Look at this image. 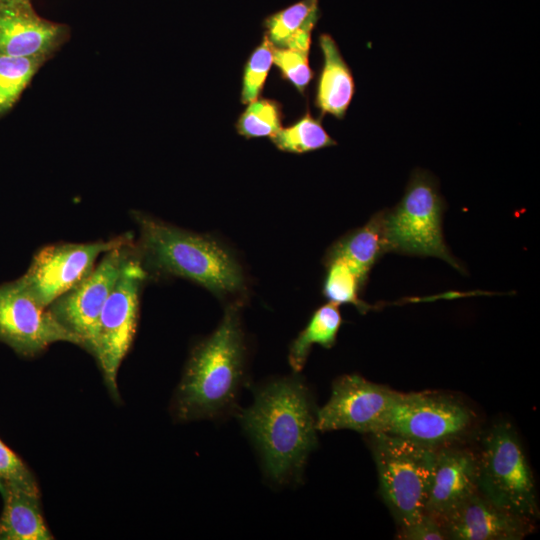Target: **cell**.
Segmentation results:
<instances>
[{
	"label": "cell",
	"instance_id": "1",
	"mask_svg": "<svg viewBox=\"0 0 540 540\" xmlns=\"http://www.w3.org/2000/svg\"><path fill=\"white\" fill-rule=\"evenodd\" d=\"M241 423L258 446L266 473L277 482L298 475L317 444L308 390L292 377L261 387Z\"/></svg>",
	"mask_w": 540,
	"mask_h": 540
},
{
	"label": "cell",
	"instance_id": "2",
	"mask_svg": "<svg viewBox=\"0 0 540 540\" xmlns=\"http://www.w3.org/2000/svg\"><path fill=\"white\" fill-rule=\"evenodd\" d=\"M132 216L139 228L135 244L143 267L163 275L189 279L215 294L244 288L237 261L213 239L167 224L142 212Z\"/></svg>",
	"mask_w": 540,
	"mask_h": 540
},
{
	"label": "cell",
	"instance_id": "3",
	"mask_svg": "<svg viewBox=\"0 0 540 540\" xmlns=\"http://www.w3.org/2000/svg\"><path fill=\"white\" fill-rule=\"evenodd\" d=\"M244 360L238 312L229 307L214 333L191 352L176 395L177 416L211 418L228 409L243 383Z\"/></svg>",
	"mask_w": 540,
	"mask_h": 540
},
{
	"label": "cell",
	"instance_id": "4",
	"mask_svg": "<svg viewBox=\"0 0 540 540\" xmlns=\"http://www.w3.org/2000/svg\"><path fill=\"white\" fill-rule=\"evenodd\" d=\"M371 440L381 496L404 527L426 511L437 448L384 432Z\"/></svg>",
	"mask_w": 540,
	"mask_h": 540
},
{
	"label": "cell",
	"instance_id": "5",
	"mask_svg": "<svg viewBox=\"0 0 540 540\" xmlns=\"http://www.w3.org/2000/svg\"><path fill=\"white\" fill-rule=\"evenodd\" d=\"M478 492L501 509L536 520V487L519 438L508 422L494 424L477 456Z\"/></svg>",
	"mask_w": 540,
	"mask_h": 540
},
{
	"label": "cell",
	"instance_id": "6",
	"mask_svg": "<svg viewBox=\"0 0 540 540\" xmlns=\"http://www.w3.org/2000/svg\"><path fill=\"white\" fill-rule=\"evenodd\" d=\"M444 200L432 174L417 169L409 179L400 202L386 210L389 252L433 256L458 270L460 262L448 250L442 233Z\"/></svg>",
	"mask_w": 540,
	"mask_h": 540
},
{
	"label": "cell",
	"instance_id": "7",
	"mask_svg": "<svg viewBox=\"0 0 540 540\" xmlns=\"http://www.w3.org/2000/svg\"><path fill=\"white\" fill-rule=\"evenodd\" d=\"M148 277L136 246L101 310L93 356L102 371L110 393L118 398L117 374L133 342L141 287Z\"/></svg>",
	"mask_w": 540,
	"mask_h": 540
},
{
	"label": "cell",
	"instance_id": "8",
	"mask_svg": "<svg viewBox=\"0 0 540 540\" xmlns=\"http://www.w3.org/2000/svg\"><path fill=\"white\" fill-rule=\"evenodd\" d=\"M470 425L471 412L455 400L397 392L380 432L437 448L461 436Z\"/></svg>",
	"mask_w": 540,
	"mask_h": 540
},
{
	"label": "cell",
	"instance_id": "9",
	"mask_svg": "<svg viewBox=\"0 0 540 540\" xmlns=\"http://www.w3.org/2000/svg\"><path fill=\"white\" fill-rule=\"evenodd\" d=\"M133 241V235L125 233L110 240L47 245L34 255L18 280L41 305L48 307L83 280L101 254Z\"/></svg>",
	"mask_w": 540,
	"mask_h": 540
},
{
	"label": "cell",
	"instance_id": "10",
	"mask_svg": "<svg viewBox=\"0 0 540 540\" xmlns=\"http://www.w3.org/2000/svg\"><path fill=\"white\" fill-rule=\"evenodd\" d=\"M0 341L26 357L56 342L83 347L80 337L41 305L18 279L0 286Z\"/></svg>",
	"mask_w": 540,
	"mask_h": 540
},
{
	"label": "cell",
	"instance_id": "11",
	"mask_svg": "<svg viewBox=\"0 0 540 540\" xmlns=\"http://www.w3.org/2000/svg\"><path fill=\"white\" fill-rule=\"evenodd\" d=\"M134 249L133 241L107 251L83 280L48 306L66 328L80 337L83 348L91 354L101 310Z\"/></svg>",
	"mask_w": 540,
	"mask_h": 540
},
{
	"label": "cell",
	"instance_id": "12",
	"mask_svg": "<svg viewBox=\"0 0 540 540\" xmlns=\"http://www.w3.org/2000/svg\"><path fill=\"white\" fill-rule=\"evenodd\" d=\"M396 393L359 375H344L333 383L329 400L317 412V431L378 433Z\"/></svg>",
	"mask_w": 540,
	"mask_h": 540
},
{
	"label": "cell",
	"instance_id": "13",
	"mask_svg": "<svg viewBox=\"0 0 540 540\" xmlns=\"http://www.w3.org/2000/svg\"><path fill=\"white\" fill-rule=\"evenodd\" d=\"M440 520L453 540H520L533 529L530 519L501 509L479 492Z\"/></svg>",
	"mask_w": 540,
	"mask_h": 540
},
{
	"label": "cell",
	"instance_id": "14",
	"mask_svg": "<svg viewBox=\"0 0 540 540\" xmlns=\"http://www.w3.org/2000/svg\"><path fill=\"white\" fill-rule=\"evenodd\" d=\"M67 27L40 17L30 2L0 4V53L47 59L65 40Z\"/></svg>",
	"mask_w": 540,
	"mask_h": 540
},
{
	"label": "cell",
	"instance_id": "15",
	"mask_svg": "<svg viewBox=\"0 0 540 540\" xmlns=\"http://www.w3.org/2000/svg\"><path fill=\"white\" fill-rule=\"evenodd\" d=\"M476 492V455L464 449L437 448L425 512L442 518Z\"/></svg>",
	"mask_w": 540,
	"mask_h": 540
},
{
	"label": "cell",
	"instance_id": "16",
	"mask_svg": "<svg viewBox=\"0 0 540 540\" xmlns=\"http://www.w3.org/2000/svg\"><path fill=\"white\" fill-rule=\"evenodd\" d=\"M319 47L323 65L316 86L315 106L321 115L330 114L343 119L355 92L353 74L329 34L319 36Z\"/></svg>",
	"mask_w": 540,
	"mask_h": 540
},
{
	"label": "cell",
	"instance_id": "17",
	"mask_svg": "<svg viewBox=\"0 0 540 540\" xmlns=\"http://www.w3.org/2000/svg\"><path fill=\"white\" fill-rule=\"evenodd\" d=\"M386 210L374 214L365 225L337 240L328 249L325 262L342 260L365 284L373 265L383 254L389 252L385 226Z\"/></svg>",
	"mask_w": 540,
	"mask_h": 540
},
{
	"label": "cell",
	"instance_id": "18",
	"mask_svg": "<svg viewBox=\"0 0 540 540\" xmlns=\"http://www.w3.org/2000/svg\"><path fill=\"white\" fill-rule=\"evenodd\" d=\"M4 508L0 517V539L51 540L42 516L39 495L31 494L13 483H4Z\"/></svg>",
	"mask_w": 540,
	"mask_h": 540
},
{
	"label": "cell",
	"instance_id": "19",
	"mask_svg": "<svg viewBox=\"0 0 540 540\" xmlns=\"http://www.w3.org/2000/svg\"><path fill=\"white\" fill-rule=\"evenodd\" d=\"M318 19V0H300L267 16L264 36L275 48L310 51L311 33Z\"/></svg>",
	"mask_w": 540,
	"mask_h": 540
},
{
	"label": "cell",
	"instance_id": "20",
	"mask_svg": "<svg viewBox=\"0 0 540 540\" xmlns=\"http://www.w3.org/2000/svg\"><path fill=\"white\" fill-rule=\"evenodd\" d=\"M342 323L338 305L327 303L319 307L311 316L307 326L292 342L289 363L294 371H301L314 344L324 348L332 347Z\"/></svg>",
	"mask_w": 540,
	"mask_h": 540
},
{
	"label": "cell",
	"instance_id": "21",
	"mask_svg": "<svg viewBox=\"0 0 540 540\" xmlns=\"http://www.w3.org/2000/svg\"><path fill=\"white\" fill-rule=\"evenodd\" d=\"M270 139L279 150L297 154L337 144L324 129L321 119L313 117L309 110L292 125L282 127Z\"/></svg>",
	"mask_w": 540,
	"mask_h": 540
},
{
	"label": "cell",
	"instance_id": "22",
	"mask_svg": "<svg viewBox=\"0 0 540 540\" xmlns=\"http://www.w3.org/2000/svg\"><path fill=\"white\" fill-rule=\"evenodd\" d=\"M45 60L0 53V114L16 103Z\"/></svg>",
	"mask_w": 540,
	"mask_h": 540
},
{
	"label": "cell",
	"instance_id": "23",
	"mask_svg": "<svg viewBox=\"0 0 540 540\" xmlns=\"http://www.w3.org/2000/svg\"><path fill=\"white\" fill-rule=\"evenodd\" d=\"M327 266L323 284V294L327 300L336 305L351 304L359 312L365 313L369 305L359 297L360 289L365 285L357 273L339 259L325 262Z\"/></svg>",
	"mask_w": 540,
	"mask_h": 540
},
{
	"label": "cell",
	"instance_id": "24",
	"mask_svg": "<svg viewBox=\"0 0 540 540\" xmlns=\"http://www.w3.org/2000/svg\"><path fill=\"white\" fill-rule=\"evenodd\" d=\"M282 106L273 99L258 98L247 104L235 127L246 139L271 137L282 128Z\"/></svg>",
	"mask_w": 540,
	"mask_h": 540
},
{
	"label": "cell",
	"instance_id": "25",
	"mask_svg": "<svg viewBox=\"0 0 540 540\" xmlns=\"http://www.w3.org/2000/svg\"><path fill=\"white\" fill-rule=\"evenodd\" d=\"M272 64L273 46L264 36L244 66L241 90L243 104L253 102L260 97Z\"/></svg>",
	"mask_w": 540,
	"mask_h": 540
},
{
	"label": "cell",
	"instance_id": "26",
	"mask_svg": "<svg viewBox=\"0 0 540 540\" xmlns=\"http://www.w3.org/2000/svg\"><path fill=\"white\" fill-rule=\"evenodd\" d=\"M309 51L294 48L273 47V64L281 77L291 83L300 94H304L314 73L309 65Z\"/></svg>",
	"mask_w": 540,
	"mask_h": 540
},
{
	"label": "cell",
	"instance_id": "27",
	"mask_svg": "<svg viewBox=\"0 0 540 540\" xmlns=\"http://www.w3.org/2000/svg\"><path fill=\"white\" fill-rule=\"evenodd\" d=\"M0 479L39 495L38 485L23 461L0 440Z\"/></svg>",
	"mask_w": 540,
	"mask_h": 540
},
{
	"label": "cell",
	"instance_id": "28",
	"mask_svg": "<svg viewBox=\"0 0 540 540\" xmlns=\"http://www.w3.org/2000/svg\"><path fill=\"white\" fill-rule=\"evenodd\" d=\"M397 539L446 540L447 536L440 518L425 512L414 522L401 527Z\"/></svg>",
	"mask_w": 540,
	"mask_h": 540
},
{
	"label": "cell",
	"instance_id": "29",
	"mask_svg": "<svg viewBox=\"0 0 540 540\" xmlns=\"http://www.w3.org/2000/svg\"><path fill=\"white\" fill-rule=\"evenodd\" d=\"M23 2H30V0H0V4L23 3Z\"/></svg>",
	"mask_w": 540,
	"mask_h": 540
},
{
	"label": "cell",
	"instance_id": "30",
	"mask_svg": "<svg viewBox=\"0 0 540 540\" xmlns=\"http://www.w3.org/2000/svg\"><path fill=\"white\" fill-rule=\"evenodd\" d=\"M0 493L2 494V496H3L4 493H5L4 483L1 481V479H0Z\"/></svg>",
	"mask_w": 540,
	"mask_h": 540
}]
</instances>
